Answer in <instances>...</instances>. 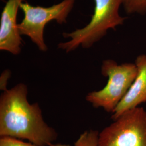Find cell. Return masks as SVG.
Returning <instances> with one entry per match:
<instances>
[{"mask_svg":"<svg viewBox=\"0 0 146 146\" xmlns=\"http://www.w3.org/2000/svg\"><path fill=\"white\" fill-rule=\"evenodd\" d=\"M28 92L26 84L19 83L1 94L0 136L49 146L57 139L58 133L44 120L38 104L29 102Z\"/></svg>","mask_w":146,"mask_h":146,"instance_id":"obj_1","label":"cell"},{"mask_svg":"<svg viewBox=\"0 0 146 146\" xmlns=\"http://www.w3.org/2000/svg\"><path fill=\"white\" fill-rule=\"evenodd\" d=\"M75 1L63 0L48 7L22 3L20 9L23 12L24 18L17 26L20 34L29 37L40 51L46 52L48 47L44 39V27L48 22L53 20L59 24L66 23Z\"/></svg>","mask_w":146,"mask_h":146,"instance_id":"obj_4","label":"cell"},{"mask_svg":"<svg viewBox=\"0 0 146 146\" xmlns=\"http://www.w3.org/2000/svg\"><path fill=\"white\" fill-rule=\"evenodd\" d=\"M121 2L127 14L146 13V0H121Z\"/></svg>","mask_w":146,"mask_h":146,"instance_id":"obj_8","label":"cell"},{"mask_svg":"<svg viewBox=\"0 0 146 146\" xmlns=\"http://www.w3.org/2000/svg\"><path fill=\"white\" fill-rule=\"evenodd\" d=\"M0 146H38L31 142H26L22 140L8 136L1 137Z\"/></svg>","mask_w":146,"mask_h":146,"instance_id":"obj_10","label":"cell"},{"mask_svg":"<svg viewBox=\"0 0 146 146\" xmlns=\"http://www.w3.org/2000/svg\"><path fill=\"white\" fill-rule=\"evenodd\" d=\"M11 76V72L8 69H5L1 74L0 78V88L3 92L7 90V86L8 84V81Z\"/></svg>","mask_w":146,"mask_h":146,"instance_id":"obj_11","label":"cell"},{"mask_svg":"<svg viewBox=\"0 0 146 146\" xmlns=\"http://www.w3.org/2000/svg\"><path fill=\"white\" fill-rule=\"evenodd\" d=\"M94 14L88 24L71 33H63L64 38L70 39L58 43V49L68 53L80 46L90 48L104 37L108 30H116L123 24L125 18L119 13L121 0H94Z\"/></svg>","mask_w":146,"mask_h":146,"instance_id":"obj_2","label":"cell"},{"mask_svg":"<svg viewBox=\"0 0 146 146\" xmlns=\"http://www.w3.org/2000/svg\"><path fill=\"white\" fill-rule=\"evenodd\" d=\"M99 132L90 130L81 134L74 146H98Z\"/></svg>","mask_w":146,"mask_h":146,"instance_id":"obj_9","label":"cell"},{"mask_svg":"<svg viewBox=\"0 0 146 146\" xmlns=\"http://www.w3.org/2000/svg\"><path fill=\"white\" fill-rule=\"evenodd\" d=\"M101 72L108 78L107 83L102 89L88 93L86 100L95 108H102L112 114L135 80L137 68L135 63L119 64L108 59L102 63Z\"/></svg>","mask_w":146,"mask_h":146,"instance_id":"obj_3","label":"cell"},{"mask_svg":"<svg viewBox=\"0 0 146 146\" xmlns=\"http://www.w3.org/2000/svg\"><path fill=\"white\" fill-rule=\"evenodd\" d=\"M98 146H146V110L137 107L124 113L99 133Z\"/></svg>","mask_w":146,"mask_h":146,"instance_id":"obj_5","label":"cell"},{"mask_svg":"<svg viewBox=\"0 0 146 146\" xmlns=\"http://www.w3.org/2000/svg\"><path fill=\"white\" fill-rule=\"evenodd\" d=\"M49 146H71L69 145H66V144H62V143H51L49 145Z\"/></svg>","mask_w":146,"mask_h":146,"instance_id":"obj_12","label":"cell"},{"mask_svg":"<svg viewBox=\"0 0 146 146\" xmlns=\"http://www.w3.org/2000/svg\"><path fill=\"white\" fill-rule=\"evenodd\" d=\"M137 74L128 92L115 108L111 119L116 120L125 111L146 102V54H141L135 61Z\"/></svg>","mask_w":146,"mask_h":146,"instance_id":"obj_7","label":"cell"},{"mask_svg":"<svg viewBox=\"0 0 146 146\" xmlns=\"http://www.w3.org/2000/svg\"><path fill=\"white\" fill-rule=\"evenodd\" d=\"M24 0H8L0 20V50L14 55L20 54L22 38L18 29L17 15Z\"/></svg>","mask_w":146,"mask_h":146,"instance_id":"obj_6","label":"cell"}]
</instances>
